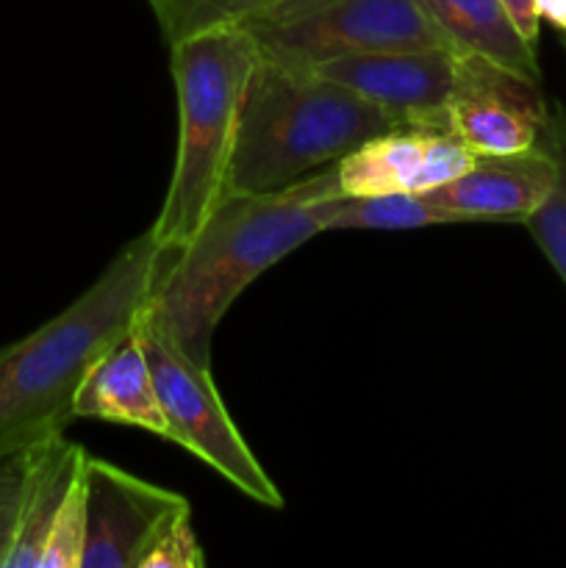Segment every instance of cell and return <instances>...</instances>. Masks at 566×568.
<instances>
[{
  "label": "cell",
  "mask_w": 566,
  "mask_h": 568,
  "mask_svg": "<svg viewBox=\"0 0 566 568\" xmlns=\"http://www.w3.org/2000/svg\"><path fill=\"white\" fill-rule=\"evenodd\" d=\"M338 194L336 164L277 192L225 194L198 233L172 250L148 311L189 358L211 366L228 308L255 277L325 233Z\"/></svg>",
  "instance_id": "obj_1"
},
{
  "label": "cell",
  "mask_w": 566,
  "mask_h": 568,
  "mask_svg": "<svg viewBox=\"0 0 566 568\" xmlns=\"http://www.w3.org/2000/svg\"><path fill=\"white\" fill-rule=\"evenodd\" d=\"M170 255L144 231L61 314L0 347V449L67 430L83 375L137 327Z\"/></svg>",
  "instance_id": "obj_2"
},
{
  "label": "cell",
  "mask_w": 566,
  "mask_h": 568,
  "mask_svg": "<svg viewBox=\"0 0 566 568\" xmlns=\"http://www.w3.org/2000/svg\"><path fill=\"white\" fill-rule=\"evenodd\" d=\"M394 125L392 116L333 78L259 53L239 116L228 194L292 186Z\"/></svg>",
  "instance_id": "obj_3"
},
{
  "label": "cell",
  "mask_w": 566,
  "mask_h": 568,
  "mask_svg": "<svg viewBox=\"0 0 566 568\" xmlns=\"http://www.w3.org/2000/svg\"><path fill=\"white\" fill-rule=\"evenodd\" d=\"M259 48L244 26L216 28L170 48L178 89V155L153 222L161 247H183L228 194L233 144Z\"/></svg>",
  "instance_id": "obj_4"
},
{
  "label": "cell",
  "mask_w": 566,
  "mask_h": 568,
  "mask_svg": "<svg viewBox=\"0 0 566 568\" xmlns=\"http://www.w3.org/2000/svg\"><path fill=\"white\" fill-rule=\"evenodd\" d=\"M244 28L261 55L292 67L377 50L453 48L416 0H272Z\"/></svg>",
  "instance_id": "obj_5"
},
{
  "label": "cell",
  "mask_w": 566,
  "mask_h": 568,
  "mask_svg": "<svg viewBox=\"0 0 566 568\" xmlns=\"http://www.w3.org/2000/svg\"><path fill=\"white\" fill-rule=\"evenodd\" d=\"M137 331L159 392L166 442L181 444L253 503L275 510L283 508V494L277 491L275 480L266 475L239 427L233 425L211 381V366L189 358L148 308L139 316Z\"/></svg>",
  "instance_id": "obj_6"
},
{
  "label": "cell",
  "mask_w": 566,
  "mask_h": 568,
  "mask_svg": "<svg viewBox=\"0 0 566 568\" xmlns=\"http://www.w3.org/2000/svg\"><path fill=\"white\" fill-rule=\"evenodd\" d=\"M87 547L81 568H142L155 538L192 505L186 497L87 455Z\"/></svg>",
  "instance_id": "obj_7"
},
{
  "label": "cell",
  "mask_w": 566,
  "mask_h": 568,
  "mask_svg": "<svg viewBox=\"0 0 566 568\" xmlns=\"http://www.w3.org/2000/svg\"><path fill=\"white\" fill-rule=\"evenodd\" d=\"M455 48H405L342 55L311 70L353 89L397 125L447 128V109L464 75Z\"/></svg>",
  "instance_id": "obj_8"
},
{
  "label": "cell",
  "mask_w": 566,
  "mask_h": 568,
  "mask_svg": "<svg viewBox=\"0 0 566 568\" xmlns=\"http://www.w3.org/2000/svg\"><path fill=\"white\" fill-rule=\"evenodd\" d=\"M549 105L538 83L466 53L464 75L447 109V128L475 155H508L542 144Z\"/></svg>",
  "instance_id": "obj_9"
},
{
  "label": "cell",
  "mask_w": 566,
  "mask_h": 568,
  "mask_svg": "<svg viewBox=\"0 0 566 568\" xmlns=\"http://www.w3.org/2000/svg\"><path fill=\"white\" fill-rule=\"evenodd\" d=\"M477 155L438 125H394L336 161L342 194L431 192L469 170Z\"/></svg>",
  "instance_id": "obj_10"
},
{
  "label": "cell",
  "mask_w": 566,
  "mask_h": 568,
  "mask_svg": "<svg viewBox=\"0 0 566 568\" xmlns=\"http://www.w3.org/2000/svg\"><path fill=\"white\" fill-rule=\"evenodd\" d=\"M558 161L544 142L508 155H477L469 170L425 192L458 222H519L525 225L549 197Z\"/></svg>",
  "instance_id": "obj_11"
},
{
  "label": "cell",
  "mask_w": 566,
  "mask_h": 568,
  "mask_svg": "<svg viewBox=\"0 0 566 568\" xmlns=\"http://www.w3.org/2000/svg\"><path fill=\"white\" fill-rule=\"evenodd\" d=\"M72 410L75 419L114 422L139 427L159 438L166 436L159 392L137 327L89 366L78 386Z\"/></svg>",
  "instance_id": "obj_12"
},
{
  "label": "cell",
  "mask_w": 566,
  "mask_h": 568,
  "mask_svg": "<svg viewBox=\"0 0 566 568\" xmlns=\"http://www.w3.org/2000/svg\"><path fill=\"white\" fill-rule=\"evenodd\" d=\"M455 50L494 61L527 81H542L536 44L527 42L499 0H416Z\"/></svg>",
  "instance_id": "obj_13"
},
{
  "label": "cell",
  "mask_w": 566,
  "mask_h": 568,
  "mask_svg": "<svg viewBox=\"0 0 566 568\" xmlns=\"http://www.w3.org/2000/svg\"><path fill=\"white\" fill-rule=\"evenodd\" d=\"M87 455L89 453L81 444L67 442L64 433H53V436L33 444L26 494H22L20 525H17L14 547H11L6 568L39 566L55 514H59L70 486L75 483Z\"/></svg>",
  "instance_id": "obj_14"
},
{
  "label": "cell",
  "mask_w": 566,
  "mask_h": 568,
  "mask_svg": "<svg viewBox=\"0 0 566 568\" xmlns=\"http://www.w3.org/2000/svg\"><path fill=\"white\" fill-rule=\"evenodd\" d=\"M453 222L458 216L433 203L425 192L338 194L331 203L325 231H420Z\"/></svg>",
  "instance_id": "obj_15"
},
{
  "label": "cell",
  "mask_w": 566,
  "mask_h": 568,
  "mask_svg": "<svg viewBox=\"0 0 566 568\" xmlns=\"http://www.w3.org/2000/svg\"><path fill=\"white\" fill-rule=\"evenodd\" d=\"M544 142L553 150L555 161H558V178L549 192V197L538 205L536 214L525 222L530 231L533 242L542 247L553 270L566 286V109L564 105H549L547 131H544Z\"/></svg>",
  "instance_id": "obj_16"
},
{
  "label": "cell",
  "mask_w": 566,
  "mask_h": 568,
  "mask_svg": "<svg viewBox=\"0 0 566 568\" xmlns=\"http://www.w3.org/2000/svg\"><path fill=\"white\" fill-rule=\"evenodd\" d=\"M166 44L228 26H244L272 0H148Z\"/></svg>",
  "instance_id": "obj_17"
},
{
  "label": "cell",
  "mask_w": 566,
  "mask_h": 568,
  "mask_svg": "<svg viewBox=\"0 0 566 568\" xmlns=\"http://www.w3.org/2000/svg\"><path fill=\"white\" fill-rule=\"evenodd\" d=\"M83 469H87V460L55 514L39 568H81L83 547H87V475Z\"/></svg>",
  "instance_id": "obj_18"
},
{
  "label": "cell",
  "mask_w": 566,
  "mask_h": 568,
  "mask_svg": "<svg viewBox=\"0 0 566 568\" xmlns=\"http://www.w3.org/2000/svg\"><path fill=\"white\" fill-rule=\"evenodd\" d=\"M33 444L0 449V568L9 564L11 547H14Z\"/></svg>",
  "instance_id": "obj_19"
},
{
  "label": "cell",
  "mask_w": 566,
  "mask_h": 568,
  "mask_svg": "<svg viewBox=\"0 0 566 568\" xmlns=\"http://www.w3.org/2000/svg\"><path fill=\"white\" fill-rule=\"evenodd\" d=\"M205 555L192 527V510L181 514L144 555L142 568H203Z\"/></svg>",
  "instance_id": "obj_20"
},
{
  "label": "cell",
  "mask_w": 566,
  "mask_h": 568,
  "mask_svg": "<svg viewBox=\"0 0 566 568\" xmlns=\"http://www.w3.org/2000/svg\"><path fill=\"white\" fill-rule=\"evenodd\" d=\"M508 11V17L514 20V26L519 28L522 37L530 44L538 42V28H542V20L536 14V0H499Z\"/></svg>",
  "instance_id": "obj_21"
},
{
  "label": "cell",
  "mask_w": 566,
  "mask_h": 568,
  "mask_svg": "<svg viewBox=\"0 0 566 568\" xmlns=\"http://www.w3.org/2000/svg\"><path fill=\"white\" fill-rule=\"evenodd\" d=\"M536 14L566 37V0H536Z\"/></svg>",
  "instance_id": "obj_22"
}]
</instances>
